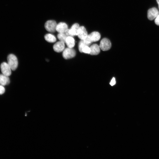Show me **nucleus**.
I'll return each mask as SVG.
<instances>
[{"mask_svg":"<svg viewBox=\"0 0 159 159\" xmlns=\"http://www.w3.org/2000/svg\"><path fill=\"white\" fill-rule=\"evenodd\" d=\"M8 64L12 70H15L18 65V59L13 54H10L7 57Z\"/></svg>","mask_w":159,"mask_h":159,"instance_id":"f257e3e1","label":"nucleus"},{"mask_svg":"<svg viewBox=\"0 0 159 159\" xmlns=\"http://www.w3.org/2000/svg\"><path fill=\"white\" fill-rule=\"evenodd\" d=\"M99 46L103 51H107L110 48L111 46V42L108 39L104 38L101 41Z\"/></svg>","mask_w":159,"mask_h":159,"instance_id":"39448f33","label":"nucleus"},{"mask_svg":"<svg viewBox=\"0 0 159 159\" xmlns=\"http://www.w3.org/2000/svg\"><path fill=\"white\" fill-rule=\"evenodd\" d=\"M57 24V23L54 20H48L45 23L44 27L47 31L53 33L56 31Z\"/></svg>","mask_w":159,"mask_h":159,"instance_id":"20e7f679","label":"nucleus"},{"mask_svg":"<svg viewBox=\"0 0 159 159\" xmlns=\"http://www.w3.org/2000/svg\"><path fill=\"white\" fill-rule=\"evenodd\" d=\"M9 78L8 76L3 74H0V84L4 86L8 85L10 83Z\"/></svg>","mask_w":159,"mask_h":159,"instance_id":"ddd939ff","label":"nucleus"},{"mask_svg":"<svg viewBox=\"0 0 159 159\" xmlns=\"http://www.w3.org/2000/svg\"><path fill=\"white\" fill-rule=\"evenodd\" d=\"M115 79L114 77H113L111 80L110 84L112 86L115 84Z\"/></svg>","mask_w":159,"mask_h":159,"instance_id":"aec40b11","label":"nucleus"},{"mask_svg":"<svg viewBox=\"0 0 159 159\" xmlns=\"http://www.w3.org/2000/svg\"><path fill=\"white\" fill-rule=\"evenodd\" d=\"M5 89L3 86L0 85V95H2L4 93Z\"/></svg>","mask_w":159,"mask_h":159,"instance_id":"6ab92c4d","label":"nucleus"},{"mask_svg":"<svg viewBox=\"0 0 159 159\" xmlns=\"http://www.w3.org/2000/svg\"><path fill=\"white\" fill-rule=\"evenodd\" d=\"M156 1L158 4V7H159V0H156Z\"/></svg>","mask_w":159,"mask_h":159,"instance_id":"4be33fe9","label":"nucleus"},{"mask_svg":"<svg viewBox=\"0 0 159 159\" xmlns=\"http://www.w3.org/2000/svg\"><path fill=\"white\" fill-rule=\"evenodd\" d=\"M86 46H87L84 42L83 40H81L79 44V50L81 52H82V50L83 48Z\"/></svg>","mask_w":159,"mask_h":159,"instance_id":"f3484780","label":"nucleus"},{"mask_svg":"<svg viewBox=\"0 0 159 159\" xmlns=\"http://www.w3.org/2000/svg\"><path fill=\"white\" fill-rule=\"evenodd\" d=\"M67 24L64 22H61L57 24L56 31L59 33H65L68 29Z\"/></svg>","mask_w":159,"mask_h":159,"instance_id":"6e6552de","label":"nucleus"},{"mask_svg":"<svg viewBox=\"0 0 159 159\" xmlns=\"http://www.w3.org/2000/svg\"><path fill=\"white\" fill-rule=\"evenodd\" d=\"M91 52L90 54L92 55H96L98 54L100 52V48L97 44H94L90 47Z\"/></svg>","mask_w":159,"mask_h":159,"instance_id":"f8f14e48","label":"nucleus"},{"mask_svg":"<svg viewBox=\"0 0 159 159\" xmlns=\"http://www.w3.org/2000/svg\"><path fill=\"white\" fill-rule=\"evenodd\" d=\"M80 27L78 24L75 23L72 26L70 29H68L65 33L68 36H77Z\"/></svg>","mask_w":159,"mask_h":159,"instance_id":"f03ea898","label":"nucleus"},{"mask_svg":"<svg viewBox=\"0 0 159 159\" xmlns=\"http://www.w3.org/2000/svg\"><path fill=\"white\" fill-rule=\"evenodd\" d=\"M68 36L65 33H60L57 35V37L60 41L65 43L66 39Z\"/></svg>","mask_w":159,"mask_h":159,"instance_id":"dca6fc26","label":"nucleus"},{"mask_svg":"<svg viewBox=\"0 0 159 159\" xmlns=\"http://www.w3.org/2000/svg\"><path fill=\"white\" fill-rule=\"evenodd\" d=\"M91 52L90 48L88 46L85 47L82 50V52L90 54Z\"/></svg>","mask_w":159,"mask_h":159,"instance_id":"a211bd4d","label":"nucleus"},{"mask_svg":"<svg viewBox=\"0 0 159 159\" xmlns=\"http://www.w3.org/2000/svg\"><path fill=\"white\" fill-rule=\"evenodd\" d=\"M64 42L59 41L56 43L53 46L54 50L57 52H60L64 50L65 47Z\"/></svg>","mask_w":159,"mask_h":159,"instance_id":"1a4fd4ad","label":"nucleus"},{"mask_svg":"<svg viewBox=\"0 0 159 159\" xmlns=\"http://www.w3.org/2000/svg\"><path fill=\"white\" fill-rule=\"evenodd\" d=\"M76 55V52L72 48L67 47L63 51L62 56L65 59H68L74 57Z\"/></svg>","mask_w":159,"mask_h":159,"instance_id":"7ed1b4c3","label":"nucleus"},{"mask_svg":"<svg viewBox=\"0 0 159 159\" xmlns=\"http://www.w3.org/2000/svg\"><path fill=\"white\" fill-rule=\"evenodd\" d=\"M155 22L156 25L159 26V15L156 18Z\"/></svg>","mask_w":159,"mask_h":159,"instance_id":"412c9836","label":"nucleus"},{"mask_svg":"<svg viewBox=\"0 0 159 159\" xmlns=\"http://www.w3.org/2000/svg\"><path fill=\"white\" fill-rule=\"evenodd\" d=\"M65 43L68 47L72 48L75 45V40L72 36H68L66 39Z\"/></svg>","mask_w":159,"mask_h":159,"instance_id":"4468645a","label":"nucleus"},{"mask_svg":"<svg viewBox=\"0 0 159 159\" xmlns=\"http://www.w3.org/2000/svg\"><path fill=\"white\" fill-rule=\"evenodd\" d=\"M159 15V12L155 7L149 9L148 11V17L150 20H152Z\"/></svg>","mask_w":159,"mask_h":159,"instance_id":"0eeeda50","label":"nucleus"},{"mask_svg":"<svg viewBox=\"0 0 159 159\" xmlns=\"http://www.w3.org/2000/svg\"><path fill=\"white\" fill-rule=\"evenodd\" d=\"M44 38L47 41L50 43L54 42L56 41L55 36L51 34H46L44 36Z\"/></svg>","mask_w":159,"mask_h":159,"instance_id":"2eb2a0df","label":"nucleus"},{"mask_svg":"<svg viewBox=\"0 0 159 159\" xmlns=\"http://www.w3.org/2000/svg\"><path fill=\"white\" fill-rule=\"evenodd\" d=\"M87 32L85 27L83 26H80L78 32L77 36L81 40H84L88 35Z\"/></svg>","mask_w":159,"mask_h":159,"instance_id":"9d476101","label":"nucleus"},{"mask_svg":"<svg viewBox=\"0 0 159 159\" xmlns=\"http://www.w3.org/2000/svg\"><path fill=\"white\" fill-rule=\"evenodd\" d=\"M1 72L3 74L9 76L11 74V69L8 63H2L0 65Z\"/></svg>","mask_w":159,"mask_h":159,"instance_id":"423d86ee","label":"nucleus"},{"mask_svg":"<svg viewBox=\"0 0 159 159\" xmlns=\"http://www.w3.org/2000/svg\"><path fill=\"white\" fill-rule=\"evenodd\" d=\"M87 36L92 42L98 41L101 37L100 33L96 31L92 32Z\"/></svg>","mask_w":159,"mask_h":159,"instance_id":"9b49d317","label":"nucleus"}]
</instances>
